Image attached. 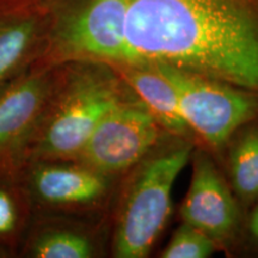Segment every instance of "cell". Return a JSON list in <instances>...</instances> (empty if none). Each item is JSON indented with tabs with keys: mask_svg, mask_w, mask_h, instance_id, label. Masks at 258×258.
Segmentation results:
<instances>
[{
	"mask_svg": "<svg viewBox=\"0 0 258 258\" xmlns=\"http://www.w3.org/2000/svg\"><path fill=\"white\" fill-rule=\"evenodd\" d=\"M42 66H167L258 96V0H46Z\"/></svg>",
	"mask_w": 258,
	"mask_h": 258,
	"instance_id": "1",
	"label": "cell"
},
{
	"mask_svg": "<svg viewBox=\"0 0 258 258\" xmlns=\"http://www.w3.org/2000/svg\"><path fill=\"white\" fill-rule=\"evenodd\" d=\"M57 67L55 86L28 148L25 165L76 160L106 112L133 92L105 63L71 61Z\"/></svg>",
	"mask_w": 258,
	"mask_h": 258,
	"instance_id": "2",
	"label": "cell"
},
{
	"mask_svg": "<svg viewBox=\"0 0 258 258\" xmlns=\"http://www.w3.org/2000/svg\"><path fill=\"white\" fill-rule=\"evenodd\" d=\"M195 147V141L170 135L129 170L112 227V257L150 254L169 221L177 177L188 165Z\"/></svg>",
	"mask_w": 258,
	"mask_h": 258,
	"instance_id": "3",
	"label": "cell"
},
{
	"mask_svg": "<svg viewBox=\"0 0 258 258\" xmlns=\"http://www.w3.org/2000/svg\"><path fill=\"white\" fill-rule=\"evenodd\" d=\"M176 90L179 109L198 143L222 153L238 129L258 120V96L167 66H152Z\"/></svg>",
	"mask_w": 258,
	"mask_h": 258,
	"instance_id": "4",
	"label": "cell"
},
{
	"mask_svg": "<svg viewBox=\"0 0 258 258\" xmlns=\"http://www.w3.org/2000/svg\"><path fill=\"white\" fill-rule=\"evenodd\" d=\"M115 178L77 160L31 161L18 173L32 211L77 217L104 211Z\"/></svg>",
	"mask_w": 258,
	"mask_h": 258,
	"instance_id": "5",
	"label": "cell"
},
{
	"mask_svg": "<svg viewBox=\"0 0 258 258\" xmlns=\"http://www.w3.org/2000/svg\"><path fill=\"white\" fill-rule=\"evenodd\" d=\"M167 133L134 92L99 121L77 161L118 177L144 159Z\"/></svg>",
	"mask_w": 258,
	"mask_h": 258,
	"instance_id": "6",
	"label": "cell"
},
{
	"mask_svg": "<svg viewBox=\"0 0 258 258\" xmlns=\"http://www.w3.org/2000/svg\"><path fill=\"white\" fill-rule=\"evenodd\" d=\"M57 66H31L0 91V177H17L57 78Z\"/></svg>",
	"mask_w": 258,
	"mask_h": 258,
	"instance_id": "7",
	"label": "cell"
},
{
	"mask_svg": "<svg viewBox=\"0 0 258 258\" xmlns=\"http://www.w3.org/2000/svg\"><path fill=\"white\" fill-rule=\"evenodd\" d=\"M192 173L179 215L183 222L208 235L219 250L233 254L243 224L244 211L226 177L206 147H195Z\"/></svg>",
	"mask_w": 258,
	"mask_h": 258,
	"instance_id": "8",
	"label": "cell"
},
{
	"mask_svg": "<svg viewBox=\"0 0 258 258\" xmlns=\"http://www.w3.org/2000/svg\"><path fill=\"white\" fill-rule=\"evenodd\" d=\"M47 31L46 0H0V91L37 62Z\"/></svg>",
	"mask_w": 258,
	"mask_h": 258,
	"instance_id": "9",
	"label": "cell"
},
{
	"mask_svg": "<svg viewBox=\"0 0 258 258\" xmlns=\"http://www.w3.org/2000/svg\"><path fill=\"white\" fill-rule=\"evenodd\" d=\"M77 215L34 212L18 257L93 258L103 253L98 224Z\"/></svg>",
	"mask_w": 258,
	"mask_h": 258,
	"instance_id": "10",
	"label": "cell"
},
{
	"mask_svg": "<svg viewBox=\"0 0 258 258\" xmlns=\"http://www.w3.org/2000/svg\"><path fill=\"white\" fill-rule=\"evenodd\" d=\"M135 96L144 103L167 134L198 144L179 109L176 90L159 71L152 67L120 64L111 67Z\"/></svg>",
	"mask_w": 258,
	"mask_h": 258,
	"instance_id": "11",
	"label": "cell"
},
{
	"mask_svg": "<svg viewBox=\"0 0 258 258\" xmlns=\"http://www.w3.org/2000/svg\"><path fill=\"white\" fill-rule=\"evenodd\" d=\"M224 151L225 177L245 213L258 199V120L238 129Z\"/></svg>",
	"mask_w": 258,
	"mask_h": 258,
	"instance_id": "12",
	"label": "cell"
},
{
	"mask_svg": "<svg viewBox=\"0 0 258 258\" xmlns=\"http://www.w3.org/2000/svg\"><path fill=\"white\" fill-rule=\"evenodd\" d=\"M32 206L17 177H0V258L18 257Z\"/></svg>",
	"mask_w": 258,
	"mask_h": 258,
	"instance_id": "13",
	"label": "cell"
},
{
	"mask_svg": "<svg viewBox=\"0 0 258 258\" xmlns=\"http://www.w3.org/2000/svg\"><path fill=\"white\" fill-rule=\"evenodd\" d=\"M219 250L218 245L191 225L182 222L159 257L163 258H207Z\"/></svg>",
	"mask_w": 258,
	"mask_h": 258,
	"instance_id": "14",
	"label": "cell"
},
{
	"mask_svg": "<svg viewBox=\"0 0 258 258\" xmlns=\"http://www.w3.org/2000/svg\"><path fill=\"white\" fill-rule=\"evenodd\" d=\"M232 256L258 258V199L244 213L240 233Z\"/></svg>",
	"mask_w": 258,
	"mask_h": 258,
	"instance_id": "15",
	"label": "cell"
}]
</instances>
